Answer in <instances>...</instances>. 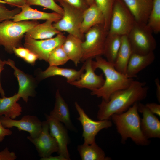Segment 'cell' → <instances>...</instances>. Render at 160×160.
I'll list each match as a JSON object with an SVG mask.
<instances>
[{"label":"cell","instance_id":"10","mask_svg":"<svg viewBox=\"0 0 160 160\" xmlns=\"http://www.w3.org/2000/svg\"><path fill=\"white\" fill-rule=\"evenodd\" d=\"M74 104L79 115L77 119L81 122L83 127L82 136L84 138V144H92L95 142V136L100 131L112 126L111 121L109 119L93 120L86 114L77 102H75Z\"/></svg>","mask_w":160,"mask_h":160},{"label":"cell","instance_id":"1","mask_svg":"<svg viewBox=\"0 0 160 160\" xmlns=\"http://www.w3.org/2000/svg\"><path fill=\"white\" fill-rule=\"evenodd\" d=\"M145 84L133 80L127 88L112 94L108 101L103 100L98 106V119H109L113 114L125 112L135 103L145 99L149 88Z\"/></svg>","mask_w":160,"mask_h":160},{"label":"cell","instance_id":"7","mask_svg":"<svg viewBox=\"0 0 160 160\" xmlns=\"http://www.w3.org/2000/svg\"><path fill=\"white\" fill-rule=\"evenodd\" d=\"M63 9L61 18L53 24L55 28L60 32H65L76 36L83 41L84 34L81 31L83 12L63 2H59Z\"/></svg>","mask_w":160,"mask_h":160},{"label":"cell","instance_id":"15","mask_svg":"<svg viewBox=\"0 0 160 160\" xmlns=\"http://www.w3.org/2000/svg\"><path fill=\"white\" fill-rule=\"evenodd\" d=\"M5 64L9 65L14 70V74L17 79L19 85L17 94L25 102H27L29 97L35 95V83L32 76L26 74L15 66L14 62L8 59L4 60Z\"/></svg>","mask_w":160,"mask_h":160},{"label":"cell","instance_id":"34","mask_svg":"<svg viewBox=\"0 0 160 160\" xmlns=\"http://www.w3.org/2000/svg\"><path fill=\"white\" fill-rule=\"evenodd\" d=\"M56 2H63L79 10L84 11L89 5L86 0H54Z\"/></svg>","mask_w":160,"mask_h":160},{"label":"cell","instance_id":"12","mask_svg":"<svg viewBox=\"0 0 160 160\" xmlns=\"http://www.w3.org/2000/svg\"><path fill=\"white\" fill-rule=\"evenodd\" d=\"M27 138L34 145L41 158L48 157L53 153L58 151V143L50 135L49 125L46 120L42 121V130L37 137L33 138L28 136Z\"/></svg>","mask_w":160,"mask_h":160},{"label":"cell","instance_id":"31","mask_svg":"<svg viewBox=\"0 0 160 160\" xmlns=\"http://www.w3.org/2000/svg\"><path fill=\"white\" fill-rule=\"evenodd\" d=\"M62 45L56 48L49 55L47 62L50 66H58L63 65L69 60Z\"/></svg>","mask_w":160,"mask_h":160},{"label":"cell","instance_id":"6","mask_svg":"<svg viewBox=\"0 0 160 160\" xmlns=\"http://www.w3.org/2000/svg\"><path fill=\"white\" fill-rule=\"evenodd\" d=\"M108 33V31L105 28L104 25L99 24L92 27L84 34L81 61L84 62L88 59L103 55Z\"/></svg>","mask_w":160,"mask_h":160},{"label":"cell","instance_id":"42","mask_svg":"<svg viewBox=\"0 0 160 160\" xmlns=\"http://www.w3.org/2000/svg\"><path fill=\"white\" fill-rule=\"evenodd\" d=\"M155 82L156 86V96L158 101L160 102V83L158 78H156L155 80Z\"/></svg>","mask_w":160,"mask_h":160},{"label":"cell","instance_id":"28","mask_svg":"<svg viewBox=\"0 0 160 160\" xmlns=\"http://www.w3.org/2000/svg\"><path fill=\"white\" fill-rule=\"evenodd\" d=\"M121 36L108 33L106 39L103 55L108 61L113 64L120 47Z\"/></svg>","mask_w":160,"mask_h":160},{"label":"cell","instance_id":"4","mask_svg":"<svg viewBox=\"0 0 160 160\" xmlns=\"http://www.w3.org/2000/svg\"><path fill=\"white\" fill-rule=\"evenodd\" d=\"M37 20L15 21L10 20L0 23V47L3 46L7 52L13 53L14 48L22 46V40L25 33L39 24Z\"/></svg>","mask_w":160,"mask_h":160},{"label":"cell","instance_id":"38","mask_svg":"<svg viewBox=\"0 0 160 160\" xmlns=\"http://www.w3.org/2000/svg\"><path fill=\"white\" fill-rule=\"evenodd\" d=\"M12 132L9 129L5 128L0 120V143L1 142L6 136H10L12 134Z\"/></svg>","mask_w":160,"mask_h":160},{"label":"cell","instance_id":"2","mask_svg":"<svg viewBox=\"0 0 160 160\" xmlns=\"http://www.w3.org/2000/svg\"><path fill=\"white\" fill-rule=\"evenodd\" d=\"M92 61V65L95 71L99 68L103 72L105 77L103 85L99 89L92 91L91 94L102 97L108 101L114 92L128 87L134 79L126 74L122 73L115 68L114 64L108 61L101 56L96 57Z\"/></svg>","mask_w":160,"mask_h":160},{"label":"cell","instance_id":"27","mask_svg":"<svg viewBox=\"0 0 160 160\" xmlns=\"http://www.w3.org/2000/svg\"><path fill=\"white\" fill-rule=\"evenodd\" d=\"M77 150L82 160H109L111 159L106 157L103 151L95 142L91 144L79 145Z\"/></svg>","mask_w":160,"mask_h":160},{"label":"cell","instance_id":"26","mask_svg":"<svg viewBox=\"0 0 160 160\" xmlns=\"http://www.w3.org/2000/svg\"><path fill=\"white\" fill-rule=\"evenodd\" d=\"M132 53L127 36H121V45L114 64L117 71L126 74L127 64Z\"/></svg>","mask_w":160,"mask_h":160},{"label":"cell","instance_id":"35","mask_svg":"<svg viewBox=\"0 0 160 160\" xmlns=\"http://www.w3.org/2000/svg\"><path fill=\"white\" fill-rule=\"evenodd\" d=\"M17 158L15 153L10 151L7 147L0 151V160H15Z\"/></svg>","mask_w":160,"mask_h":160},{"label":"cell","instance_id":"3","mask_svg":"<svg viewBox=\"0 0 160 160\" xmlns=\"http://www.w3.org/2000/svg\"><path fill=\"white\" fill-rule=\"evenodd\" d=\"M137 103L134 104L125 112L113 114L111 118L121 136L122 143L130 138L137 145H147L150 142L144 135L141 128Z\"/></svg>","mask_w":160,"mask_h":160},{"label":"cell","instance_id":"22","mask_svg":"<svg viewBox=\"0 0 160 160\" xmlns=\"http://www.w3.org/2000/svg\"><path fill=\"white\" fill-rule=\"evenodd\" d=\"M104 17L103 13L94 3L83 12L81 31L84 34L92 27L99 24L104 25Z\"/></svg>","mask_w":160,"mask_h":160},{"label":"cell","instance_id":"21","mask_svg":"<svg viewBox=\"0 0 160 160\" xmlns=\"http://www.w3.org/2000/svg\"><path fill=\"white\" fill-rule=\"evenodd\" d=\"M85 68L84 62L81 69L78 71L71 68L49 65L46 70L40 73L39 76L41 79L56 76H62L66 78L67 82L70 84L79 79L81 75L84 73Z\"/></svg>","mask_w":160,"mask_h":160},{"label":"cell","instance_id":"20","mask_svg":"<svg viewBox=\"0 0 160 160\" xmlns=\"http://www.w3.org/2000/svg\"><path fill=\"white\" fill-rule=\"evenodd\" d=\"M49 115L52 118L64 123L66 127L70 130H75L71 120L68 105L61 95L59 90L56 93L54 107Z\"/></svg>","mask_w":160,"mask_h":160},{"label":"cell","instance_id":"11","mask_svg":"<svg viewBox=\"0 0 160 160\" xmlns=\"http://www.w3.org/2000/svg\"><path fill=\"white\" fill-rule=\"evenodd\" d=\"M0 120L6 128L16 127L19 131H23L29 133L30 137H37L42 129V121L35 116L26 115L19 120H16L4 116H0Z\"/></svg>","mask_w":160,"mask_h":160},{"label":"cell","instance_id":"29","mask_svg":"<svg viewBox=\"0 0 160 160\" xmlns=\"http://www.w3.org/2000/svg\"><path fill=\"white\" fill-rule=\"evenodd\" d=\"M147 24L153 33L160 31V0H153L151 9Z\"/></svg>","mask_w":160,"mask_h":160},{"label":"cell","instance_id":"32","mask_svg":"<svg viewBox=\"0 0 160 160\" xmlns=\"http://www.w3.org/2000/svg\"><path fill=\"white\" fill-rule=\"evenodd\" d=\"M25 4L29 6L38 5L43 7L62 15V7L57 4L54 0H26Z\"/></svg>","mask_w":160,"mask_h":160},{"label":"cell","instance_id":"44","mask_svg":"<svg viewBox=\"0 0 160 160\" xmlns=\"http://www.w3.org/2000/svg\"><path fill=\"white\" fill-rule=\"evenodd\" d=\"M89 6L94 3L93 0H86Z\"/></svg>","mask_w":160,"mask_h":160},{"label":"cell","instance_id":"17","mask_svg":"<svg viewBox=\"0 0 160 160\" xmlns=\"http://www.w3.org/2000/svg\"><path fill=\"white\" fill-rule=\"evenodd\" d=\"M131 12L135 21L147 24L153 0H122Z\"/></svg>","mask_w":160,"mask_h":160},{"label":"cell","instance_id":"43","mask_svg":"<svg viewBox=\"0 0 160 160\" xmlns=\"http://www.w3.org/2000/svg\"><path fill=\"white\" fill-rule=\"evenodd\" d=\"M41 160H68L62 155H59L57 156H52L46 158H41Z\"/></svg>","mask_w":160,"mask_h":160},{"label":"cell","instance_id":"33","mask_svg":"<svg viewBox=\"0 0 160 160\" xmlns=\"http://www.w3.org/2000/svg\"><path fill=\"white\" fill-rule=\"evenodd\" d=\"M21 11V8L16 7L11 10L7 9L5 5L0 4V23L7 20L12 19L16 15L19 13Z\"/></svg>","mask_w":160,"mask_h":160},{"label":"cell","instance_id":"18","mask_svg":"<svg viewBox=\"0 0 160 160\" xmlns=\"http://www.w3.org/2000/svg\"><path fill=\"white\" fill-rule=\"evenodd\" d=\"M21 8V12L12 18L13 21L43 20H51L55 23L60 20L62 17V15L55 12L48 13L39 11L33 9L30 6L26 4L22 7Z\"/></svg>","mask_w":160,"mask_h":160},{"label":"cell","instance_id":"41","mask_svg":"<svg viewBox=\"0 0 160 160\" xmlns=\"http://www.w3.org/2000/svg\"><path fill=\"white\" fill-rule=\"evenodd\" d=\"M6 65L4 61H2L0 58V76L2 71L4 69V66ZM0 94L2 97L5 96L4 91L1 85L0 79Z\"/></svg>","mask_w":160,"mask_h":160},{"label":"cell","instance_id":"23","mask_svg":"<svg viewBox=\"0 0 160 160\" xmlns=\"http://www.w3.org/2000/svg\"><path fill=\"white\" fill-rule=\"evenodd\" d=\"M83 41L73 35L68 34L62 45L69 60L77 66L81 61L82 55V44Z\"/></svg>","mask_w":160,"mask_h":160},{"label":"cell","instance_id":"30","mask_svg":"<svg viewBox=\"0 0 160 160\" xmlns=\"http://www.w3.org/2000/svg\"><path fill=\"white\" fill-rule=\"evenodd\" d=\"M116 0H93L103 13L105 19L104 26L108 31L113 8Z\"/></svg>","mask_w":160,"mask_h":160},{"label":"cell","instance_id":"8","mask_svg":"<svg viewBox=\"0 0 160 160\" xmlns=\"http://www.w3.org/2000/svg\"><path fill=\"white\" fill-rule=\"evenodd\" d=\"M135 22L133 15L122 0H116L112 10L108 33L127 36Z\"/></svg>","mask_w":160,"mask_h":160},{"label":"cell","instance_id":"25","mask_svg":"<svg viewBox=\"0 0 160 160\" xmlns=\"http://www.w3.org/2000/svg\"><path fill=\"white\" fill-rule=\"evenodd\" d=\"M54 22L51 20H46L44 23L39 24L28 30L24 37L35 39L43 40L51 38L60 32L54 26Z\"/></svg>","mask_w":160,"mask_h":160},{"label":"cell","instance_id":"24","mask_svg":"<svg viewBox=\"0 0 160 160\" xmlns=\"http://www.w3.org/2000/svg\"><path fill=\"white\" fill-rule=\"evenodd\" d=\"M17 93L9 97L0 98V116L15 119L21 114L22 108L17 103L20 98Z\"/></svg>","mask_w":160,"mask_h":160},{"label":"cell","instance_id":"37","mask_svg":"<svg viewBox=\"0 0 160 160\" xmlns=\"http://www.w3.org/2000/svg\"><path fill=\"white\" fill-rule=\"evenodd\" d=\"M147 108L153 113L160 116V105L155 103H149L145 105Z\"/></svg>","mask_w":160,"mask_h":160},{"label":"cell","instance_id":"19","mask_svg":"<svg viewBox=\"0 0 160 160\" xmlns=\"http://www.w3.org/2000/svg\"><path fill=\"white\" fill-rule=\"evenodd\" d=\"M154 52L141 55L132 53L129 59L126 74L133 78L141 71L151 64L155 59Z\"/></svg>","mask_w":160,"mask_h":160},{"label":"cell","instance_id":"16","mask_svg":"<svg viewBox=\"0 0 160 160\" xmlns=\"http://www.w3.org/2000/svg\"><path fill=\"white\" fill-rule=\"evenodd\" d=\"M92 59H88L85 63V72L81 75L78 80L70 83L79 88H86L92 91L97 89L103 85L105 79L103 74H96L92 65Z\"/></svg>","mask_w":160,"mask_h":160},{"label":"cell","instance_id":"9","mask_svg":"<svg viewBox=\"0 0 160 160\" xmlns=\"http://www.w3.org/2000/svg\"><path fill=\"white\" fill-rule=\"evenodd\" d=\"M66 36L60 32L53 38L38 40L24 37V47L37 55L38 59L47 62L51 53L56 48L62 45Z\"/></svg>","mask_w":160,"mask_h":160},{"label":"cell","instance_id":"36","mask_svg":"<svg viewBox=\"0 0 160 160\" xmlns=\"http://www.w3.org/2000/svg\"><path fill=\"white\" fill-rule=\"evenodd\" d=\"M13 52L17 57L24 60L28 55L30 50L21 46L14 48Z\"/></svg>","mask_w":160,"mask_h":160},{"label":"cell","instance_id":"14","mask_svg":"<svg viewBox=\"0 0 160 160\" xmlns=\"http://www.w3.org/2000/svg\"><path fill=\"white\" fill-rule=\"evenodd\" d=\"M138 111L143 114L141 119L142 131L148 139L160 138V121L155 114L151 112L144 104L137 103Z\"/></svg>","mask_w":160,"mask_h":160},{"label":"cell","instance_id":"5","mask_svg":"<svg viewBox=\"0 0 160 160\" xmlns=\"http://www.w3.org/2000/svg\"><path fill=\"white\" fill-rule=\"evenodd\" d=\"M153 33L147 24L135 21L127 36L132 53L145 55L153 52L157 43Z\"/></svg>","mask_w":160,"mask_h":160},{"label":"cell","instance_id":"13","mask_svg":"<svg viewBox=\"0 0 160 160\" xmlns=\"http://www.w3.org/2000/svg\"><path fill=\"white\" fill-rule=\"evenodd\" d=\"M45 115L49 125V133L55 138L58 143V153L68 160H70L67 148L70 140L67 128L61 122L52 118L49 115L45 114Z\"/></svg>","mask_w":160,"mask_h":160},{"label":"cell","instance_id":"39","mask_svg":"<svg viewBox=\"0 0 160 160\" xmlns=\"http://www.w3.org/2000/svg\"><path fill=\"white\" fill-rule=\"evenodd\" d=\"M4 1L12 7L21 8L26 4V0H4Z\"/></svg>","mask_w":160,"mask_h":160},{"label":"cell","instance_id":"40","mask_svg":"<svg viewBox=\"0 0 160 160\" xmlns=\"http://www.w3.org/2000/svg\"><path fill=\"white\" fill-rule=\"evenodd\" d=\"M37 59L38 57L37 55L30 51L27 56L24 60L28 63L33 65Z\"/></svg>","mask_w":160,"mask_h":160}]
</instances>
